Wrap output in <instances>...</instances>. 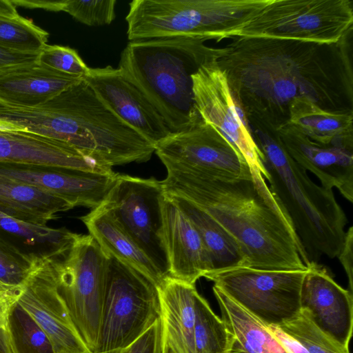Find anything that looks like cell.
<instances>
[{
    "mask_svg": "<svg viewBox=\"0 0 353 353\" xmlns=\"http://www.w3.org/2000/svg\"><path fill=\"white\" fill-rule=\"evenodd\" d=\"M351 32L335 43L233 37L216 48L215 59L250 128L276 133L300 98L326 110L353 112Z\"/></svg>",
    "mask_w": 353,
    "mask_h": 353,
    "instance_id": "cell-1",
    "label": "cell"
},
{
    "mask_svg": "<svg viewBox=\"0 0 353 353\" xmlns=\"http://www.w3.org/2000/svg\"><path fill=\"white\" fill-rule=\"evenodd\" d=\"M167 195L184 198L208 214L241 246L248 267L273 270H307L311 263L281 203L262 174L221 181L176 168H165Z\"/></svg>",
    "mask_w": 353,
    "mask_h": 353,
    "instance_id": "cell-2",
    "label": "cell"
},
{
    "mask_svg": "<svg viewBox=\"0 0 353 353\" xmlns=\"http://www.w3.org/2000/svg\"><path fill=\"white\" fill-rule=\"evenodd\" d=\"M205 41L192 37L132 41L121 53L118 68L157 108L172 134L201 119L192 76L216 54V48L205 46Z\"/></svg>",
    "mask_w": 353,
    "mask_h": 353,
    "instance_id": "cell-3",
    "label": "cell"
},
{
    "mask_svg": "<svg viewBox=\"0 0 353 353\" xmlns=\"http://www.w3.org/2000/svg\"><path fill=\"white\" fill-rule=\"evenodd\" d=\"M263 156L270 189L285 209L311 262L337 257L347 218L332 190L316 184L290 156L276 133L251 130Z\"/></svg>",
    "mask_w": 353,
    "mask_h": 353,
    "instance_id": "cell-4",
    "label": "cell"
},
{
    "mask_svg": "<svg viewBox=\"0 0 353 353\" xmlns=\"http://www.w3.org/2000/svg\"><path fill=\"white\" fill-rule=\"evenodd\" d=\"M41 105L55 113L56 139L103 167L146 162L154 153V146L118 117L83 79Z\"/></svg>",
    "mask_w": 353,
    "mask_h": 353,
    "instance_id": "cell-5",
    "label": "cell"
},
{
    "mask_svg": "<svg viewBox=\"0 0 353 353\" xmlns=\"http://www.w3.org/2000/svg\"><path fill=\"white\" fill-rule=\"evenodd\" d=\"M271 0H133L125 17L130 41L231 38Z\"/></svg>",
    "mask_w": 353,
    "mask_h": 353,
    "instance_id": "cell-6",
    "label": "cell"
},
{
    "mask_svg": "<svg viewBox=\"0 0 353 353\" xmlns=\"http://www.w3.org/2000/svg\"><path fill=\"white\" fill-rule=\"evenodd\" d=\"M105 255L103 299L94 353L125 348L161 315L158 286L137 269Z\"/></svg>",
    "mask_w": 353,
    "mask_h": 353,
    "instance_id": "cell-7",
    "label": "cell"
},
{
    "mask_svg": "<svg viewBox=\"0 0 353 353\" xmlns=\"http://www.w3.org/2000/svg\"><path fill=\"white\" fill-rule=\"evenodd\" d=\"M106 255L91 235L77 234L54 261L57 293L88 349L94 353L104 292Z\"/></svg>",
    "mask_w": 353,
    "mask_h": 353,
    "instance_id": "cell-8",
    "label": "cell"
},
{
    "mask_svg": "<svg viewBox=\"0 0 353 353\" xmlns=\"http://www.w3.org/2000/svg\"><path fill=\"white\" fill-rule=\"evenodd\" d=\"M352 24L350 0H271L233 37L335 43Z\"/></svg>",
    "mask_w": 353,
    "mask_h": 353,
    "instance_id": "cell-9",
    "label": "cell"
},
{
    "mask_svg": "<svg viewBox=\"0 0 353 353\" xmlns=\"http://www.w3.org/2000/svg\"><path fill=\"white\" fill-rule=\"evenodd\" d=\"M307 270L243 266L211 272L203 277L264 324L279 326L300 313L301 288Z\"/></svg>",
    "mask_w": 353,
    "mask_h": 353,
    "instance_id": "cell-10",
    "label": "cell"
},
{
    "mask_svg": "<svg viewBox=\"0 0 353 353\" xmlns=\"http://www.w3.org/2000/svg\"><path fill=\"white\" fill-rule=\"evenodd\" d=\"M161 181L117 174L100 206L152 260L163 276H170L164 244Z\"/></svg>",
    "mask_w": 353,
    "mask_h": 353,
    "instance_id": "cell-11",
    "label": "cell"
},
{
    "mask_svg": "<svg viewBox=\"0 0 353 353\" xmlns=\"http://www.w3.org/2000/svg\"><path fill=\"white\" fill-rule=\"evenodd\" d=\"M154 149L165 168L193 171L221 181H235L251 174L236 149L201 118L190 128L171 134Z\"/></svg>",
    "mask_w": 353,
    "mask_h": 353,
    "instance_id": "cell-12",
    "label": "cell"
},
{
    "mask_svg": "<svg viewBox=\"0 0 353 353\" xmlns=\"http://www.w3.org/2000/svg\"><path fill=\"white\" fill-rule=\"evenodd\" d=\"M192 78L195 107L201 119L236 149L250 169L259 171L266 179L263 154L215 58L201 65Z\"/></svg>",
    "mask_w": 353,
    "mask_h": 353,
    "instance_id": "cell-13",
    "label": "cell"
},
{
    "mask_svg": "<svg viewBox=\"0 0 353 353\" xmlns=\"http://www.w3.org/2000/svg\"><path fill=\"white\" fill-rule=\"evenodd\" d=\"M57 251L38 253L17 299L52 342L55 353H91L75 330L56 288Z\"/></svg>",
    "mask_w": 353,
    "mask_h": 353,
    "instance_id": "cell-14",
    "label": "cell"
},
{
    "mask_svg": "<svg viewBox=\"0 0 353 353\" xmlns=\"http://www.w3.org/2000/svg\"><path fill=\"white\" fill-rule=\"evenodd\" d=\"M83 80L118 117L154 146L172 134L157 108L121 69L90 68Z\"/></svg>",
    "mask_w": 353,
    "mask_h": 353,
    "instance_id": "cell-15",
    "label": "cell"
},
{
    "mask_svg": "<svg viewBox=\"0 0 353 353\" xmlns=\"http://www.w3.org/2000/svg\"><path fill=\"white\" fill-rule=\"evenodd\" d=\"M301 310L323 333L349 350L352 334V294L339 285L326 269L311 262L303 281Z\"/></svg>",
    "mask_w": 353,
    "mask_h": 353,
    "instance_id": "cell-16",
    "label": "cell"
},
{
    "mask_svg": "<svg viewBox=\"0 0 353 353\" xmlns=\"http://www.w3.org/2000/svg\"><path fill=\"white\" fill-rule=\"evenodd\" d=\"M114 172H95L0 163V176L34 185L68 201L73 208L101 205L113 186Z\"/></svg>",
    "mask_w": 353,
    "mask_h": 353,
    "instance_id": "cell-17",
    "label": "cell"
},
{
    "mask_svg": "<svg viewBox=\"0 0 353 353\" xmlns=\"http://www.w3.org/2000/svg\"><path fill=\"white\" fill-rule=\"evenodd\" d=\"M276 134L298 165L314 174L323 187L336 188L344 198L352 203L353 150L314 142L288 123L280 128Z\"/></svg>",
    "mask_w": 353,
    "mask_h": 353,
    "instance_id": "cell-18",
    "label": "cell"
},
{
    "mask_svg": "<svg viewBox=\"0 0 353 353\" xmlns=\"http://www.w3.org/2000/svg\"><path fill=\"white\" fill-rule=\"evenodd\" d=\"M0 163L113 172L66 143L24 130H0Z\"/></svg>",
    "mask_w": 353,
    "mask_h": 353,
    "instance_id": "cell-19",
    "label": "cell"
},
{
    "mask_svg": "<svg viewBox=\"0 0 353 353\" xmlns=\"http://www.w3.org/2000/svg\"><path fill=\"white\" fill-rule=\"evenodd\" d=\"M162 214L170 276L195 285L199 278L212 270L202 239L188 216L165 194Z\"/></svg>",
    "mask_w": 353,
    "mask_h": 353,
    "instance_id": "cell-20",
    "label": "cell"
},
{
    "mask_svg": "<svg viewBox=\"0 0 353 353\" xmlns=\"http://www.w3.org/2000/svg\"><path fill=\"white\" fill-rule=\"evenodd\" d=\"M83 79L38 62L21 66L0 74V103L21 108L38 107Z\"/></svg>",
    "mask_w": 353,
    "mask_h": 353,
    "instance_id": "cell-21",
    "label": "cell"
},
{
    "mask_svg": "<svg viewBox=\"0 0 353 353\" xmlns=\"http://www.w3.org/2000/svg\"><path fill=\"white\" fill-rule=\"evenodd\" d=\"M158 288L165 336L179 353H195V285L169 276Z\"/></svg>",
    "mask_w": 353,
    "mask_h": 353,
    "instance_id": "cell-22",
    "label": "cell"
},
{
    "mask_svg": "<svg viewBox=\"0 0 353 353\" xmlns=\"http://www.w3.org/2000/svg\"><path fill=\"white\" fill-rule=\"evenodd\" d=\"M79 219L104 252L144 274L158 287L165 279L148 255L107 211L98 207Z\"/></svg>",
    "mask_w": 353,
    "mask_h": 353,
    "instance_id": "cell-23",
    "label": "cell"
},
{
    "mask_svg": "<svg viewBox=\"0 0 353 353\" xmlns=\"http://www.w3.org/2000/svg\"><path fill=\"white\" fill-rule=\"evenodd\" d=\"M288 123L314 142L353 150V112L329 111L307 99L289 105Z\"/></svg>",
    "mask_w": 353,
    "mask_h": 353,
    "instance_id": "cell-24",
    "label": "cell"
},
{
    "mask_svg": "<svg viewBox=\"0 0 353 353\" xmlns=\"http://www.w3.org/2000/svg\"><path fill=\"white\" fill-rule=\"evenodd\" d=\"M74 208L68 201L34 185L0 176V211L46 226L58 214Z\"/></svg>",
    "mask_w": 353,
    "mask_h": 353,
    "instance_id": "cell-25",
    "label": "cell"
},
{
    "mask_svg": "<svg viewBox=\"0 0 353 353\" xmlns=\"http://www.w3.org/2000/svg\"><path fill=\"white\" fill-rule=\"evenodd\" d=\"M221 319L232 338V353H288L270 332L268 326L212 287Z\"/></svg>",
    "mask_w": 353,
    "mask_h": 353,
    "instance_id": "cell-26",
    "label": "cell"
},
{
    "mask_svg": "<svg viewBox=\"0 0 353 353\" xmlns=\"http://www.w3.org/2000/svg\"><path fill=\"white\" fill-rule=\"evenodd\" d=\"M165 195L188 216L198 231L211 261V272L248 267L246 256L238 242L208 214L184 198Z\"/></svg>",
    "mask_w": 353,
    "mask_h": 353,
    "instance_id": "cell-27",
    "label": "cell"
},
{
    "mask_svg": "<svg viewBox=\"0 0 353 353\" xmlns=\"http://www.w3.org/2000/svg\"><path fill=\"white\" fill-rule=\"evenodd\" d=\"M195 353H232V338L222 319L199 293L195 298Z\"/></svg>",
    "mask_w": 353,
    "mask_h": 353,
    "instance_id": "cell-28",
    "label": "cell"
},
{
    "mask_svg": "<svg viewBox=\"0 0 353 353\" xmlns=\"http://www.w3.org/2000/svg\"><path fill=\"white\" fill-rule=\"evenodd\" d=\"M6 326L12 353H55L47 334L17 300L9 308Z\"/></svg>",
    "mask_w": 353,
    "mask_h": 353,
    "instance_id": "cell-29",
    "label": "cell"
},
{
    "mask_svg": "<svg viewBox=\"0 0 353 353\" xmlns=\"http://www.w3.org/2000/svg\"><path fill=\"white\" fill-rule=\"evenodd\" d=\"M0 231L21 238L28 245H47L51 250L65 248L77 234L65 228L37 225L12 217L0 211Z\"/></svg>",
    "mask_w": 353,
    "mask_h": 353,
    "instance_id": "cell-30",
    "label": "cell"
},
{
    "mask_svg": "<svg viewBox=\"0 0 353 353\" xmlns=\"http://www.w3.org/2000/svg\"><path fill=\"white\" fill-rule=\"evenodd\" d=\"M49 34L31 20L18 16H0V46L21 52H39Z\"/></svg>",
    "mask_w": 353,
    "mask_h": 353,
    "instance_id": "cell-31",
    "label": "cell"
},
{
    "mask_svg": "<svg viewBox=\"0 0 353 353\" xmlns=\"http://www.w3.org/2000/svg\"><path fill=\"white\" fill-rule=\"evenodd\" d=\"M38 253L22 251L0 231V282L21 292Z\"/></svg>",
    "mask_w": 353,
    "mask_h": 353,
    "instance_id": "cell-32",
    "label": "cell"
},
{
    "mask_svg": "<svg viewBox=\"0 0 353 353\" xmlns=\"http://www.w3.org/2000/svg\"><path fill=\"white\" fill-rule=\"evenodd\" d=\"M277 327L308 353H350L319 330L301 310L295 318Z\"/></svg>",
    "mask_w": 353,
    "mask_h": 353,
    "instance_id": "cell-33",
    "label": "cell"
},
{
    "mask_svg": "<svg viewBox=\"0 0 353 353\" xmlns=\"http://www.w3.org/2000/svg\"><path fill=\"white\" fill-rule=\"evenodd\" d=\"M116 3V0H63L62 11L88 26H101L114 20Z\"/></svg>",
    "mask_w": 353,
    "mask_h": 353,
    "instance_id": "cell-34",
    "label": "cell"
},
{
    "mask_svg": "<svg viewBox=\"0 0 353 353\" xmlns=\"http://www.w3.org/2000/svg\"><path fill=\"white\" fill-rule=\"evenodd\" d=\"M37 62L58 72L82 78L90 69L74 49L59 45L46 44L39 52Z\"/></svg>",
    "mask_w": 353,
    "mask_h": 353,
    "instance_id": "cell-35",
    "label": "cell"
},
{
    "mask_svg": "<svg viewBox=\"0 0 353 353\" xmlns=\"http://www.w3.org/2000/svg\"><path fill=\"white\" fill-rule=\"evenodd\" d=\"M164 339L163 325L159 318L120 353H163Z\"/></svg>",
    "mask_w": 353,
    "mask_h": 353,
    "instance_id": "cell-36",
    "label": "cell"
},
{
    "mask_svg": "<svg viewBox=\"0 0 353 353\" xmlns=\"http://www.w3.org/2000/svg\"><path fill=\"white\" fill-rule=\"evenodd\" d=\"M39 52H21L0 46V74L37 62Z\"/></svg>",
    "mask_w": 353,
    "mask_h": 353,
    "instance_id": "cell-37",
    "label": "cell"
},
{
    "mask_svg": "<svg viewBox=\"0 0 353 353\" xmlns=\"http://www.w3.org/2000/svg\"><path fill=\"white\" fill-rule=\"evenodd\" d=\"M353 228L350 226L345 232L344 242L338 258L347 274L349 291L353 290Z\"/></svg>",
    "mask_w": 353,
    "mask_h": 353,
    "instance_id": "cell-38",
    "label": "cell"
},
{
    "mask_svg": "<svg viewBox=\"0 0 353 353\" xmlns=\"http://www.w3.org/2000/svg\"><path fill=\"white\" fill-rule=\"evenodd\" d=\"M268 328L288 353H308L301 344L283 332L277 326L269 325Z\"/></svg>",
    "mask_w": 353,
    "mask_h": 353,
    "instance_id": "cell-39",
    "label": "cell"
},
{
    "mask_svg": "<svg viewBox=\"0 0 353 353\" xmlns=\"http://www.w3.org/2000/svg\"><path fill=\"white\" fill-rule=\"evenodd\" d=\"M17 6L29 8H42L51 11H62L63 1H39V0H10Z\"/></svg>",
    "mask_w": 353,
    "mask_h": 353,
    "instance_id": "cell-40",
    "label": "cell"
},
{
    "mask_svg": "<svg viewBox=\"0 0 353 353\" xmlns=\"http://www.w3.org/2000/svg\"><path fill=\"white\" fill-rule=\"evenodd\" d=\"M21 292L6 286L0 282V299L10 302L17 300Z\"/></svg>",
    "mask_w": 353,
    "mask_h": 353,
    "instance_id": "cell-41",
    "label": "cell"
},
{
    "mask_svg": "<svg viewBox=\"0 0 353 353\" xmlns=\"http://www.w3.org/2000/svg\"><path fill=\"white\" fill-rule=\"evenodd\" d=\"M0 16L17 17L19 14L10 0H0Z\"/></svg>",
    "mask_w": 353,
    "mask_h": 353,
    "instance_id": "cell-42",
    "label": "cell"
},
{
    "mask_svg": "<svg viewBox=\"0 0 353 353\" xmlns=\"http://www.w3.org/2000/svg\"><path fill=\"white\" fill-rule=\"evenodd\" d=\"M15 302V301H14ZM14 302L0 299V326L7 331V316L10 305Z\"/></svg>",
    "mask_w": 353,
    "mask_h": 353,
    "instance_id": "cell-43",
    "label": "cell"
},
{
    "mask_svg": "<svg viewBox=\"0 0 353 353\" xmlns=\"http://www.w3.org/2000/svg\"><path fill=\"white\" fill-rule=\"evenodd\" d=\"M0 353H12L7 331L0 326Z\"/></svg>",
    "mask_w": 353,
    "mask_h": 353,
    "instance_id": "cell-44",
    "label": "cell"
},
{
    "mask_svg": "<svg viewBox=\"0 0 353 353\" xmlns=\"http://www.w3.org/2000/svg\"><path fill=\"white\" fill-rule=\"evenodd\" d=\"M165 333V332H164ZM163 353H179L165 334Z\"/></svg>",
    "mask_w": 353,
    "mask_h": 353,
    "instance_id": "cell-45",
    "label": "cell"
},
{
    "mask_svg": "<svg viewBox=\"0 0 353 353\" xmlns=\"http://www.w3.org/2000/svg\"><path fill=\"white\" fill-rule=\"evenodd\" d=\"M121 351V349L120 350H116L113 351L106 352H100V353H120Z\"/></svg>",
    "mask_w": 353,
    "mask_h": 353,
    "instance_id": "cell-46",
    "label": "cell"
}]
</instances>
